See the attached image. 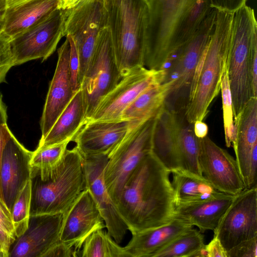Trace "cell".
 <instances>
[{"label":"cell","instance_id":"1","mask_svg":"<svg viewBox=\"0 0 257 257\" xmlns=\"http://www.w3.org/2000/svg\"><path fill=\"white\" fill-rule=\"evenodd\" d=\"M170 174L151 152L127 179L115 206L132 234L173 219L175 202Z\"/></svg>","mask_w":257,"mask_h":257},{"label":"cell","instance_id":"2","mask_svg":"<svg viewBox=\"0 0 257 257\" xmlns=\"http://www.w3.org/2000/svg\"><path fill=\"white\" fill-rule=\"evenodd\" d=\"M232 13L217 10L215 27L189 87L184 118L191 124L203 121L221 89L227 69Z\"/></svg>","mask_w":257,"mask_h":257},{"label":"cell","instance_id":"3","mask_svg":"<svg viewBox=\"0 0 257 257\" xmlns=\"http://www.w3.org/2000/svg\"><path fill=\"white\" fill-rule=\"evenodd\" d=\"M257 59V23L254 10L244 5L233 14L228 76L234 123L249 100L257 97L252 85V66Z\"/></svg>","mask_w":257,"mask_h":257},{"label":"cell","instance_id":"4","mask_svg":"<svg viewBox=\"0 0 257 257\" xmlns=\"http://www.w3.org/2000/svg\"><path fill=\"white\" fill-rule=\"evenodd\" d=\"M115 60L122 77L142 66L149 5L148 0H103Z\"/></svg>","mask_w":257,"mask_h":257},{"label":"cell","instance_id":"5","mask_svg":"<svg viewBox=\"0 0 257 257\" xmlns=\"http://www.w3.org/2000/svg\"><path fill=\"white\" fill-rule=\"evenodd\" d=\"M31 180L30 217L64 214L84 189L83 158L75 147L67 149L61 164L51 176Z\"/></svg>","mask_w":257,"mask_h":257},{"label":"cell","instance_id":"6","mask_svg":"<svg viewBox=\"0 0 257 257\" xmlns=\"http://www.w3.org/2000/svg\"><path fill=\"white\" fill-rule=\"evenodd\" d=\"M198 0H148L149 14L143 65L162 69L175 50L174 38L182 20Z\"/></svg>","mask_w":257,"mask_h":257},{"label":"cell","instance_id":"7","mask_svg":"<svg viewBox=\"0 0 257 257\" xmlns=\"http://www.w3.org/2000/svg\"><path fill=\"white\" fill-rule=\"evenodd\" d=\"M155 117L132 127L107 156L104 181L115 205L129 176L144 157L152 152Z\"/></svg>","mask_w":257,"mask_h":257},{"label":"cell","instance_id":"8","mask_svg":"<svg viewBox=\"0 0 257 257\" xmlns=\"http://www.w3.org/2000/svg\"><path fill=\"white\" fill-rule=\"evenodd\" d=\"M121 78L115 60L110 33L107 27L99 34L93 55L80 86L85 123L100 101L115 87Z\"/></svg>","mask_w":257,"mask_h":257},{"label":"cell","instance_id":"9","mask_svg":"<svg viewBox=\"0 0 257 257\" xmlns=\"http://www.w3.org/2000/svg\"><path fill=\"white\" fill-rule=\"evenodd\" d=\"M107 27V13L103 0H84L66 10L64 36H71L76 46L80 62L78 79L80 86L99 34Z\"/></svg>","mask_w":257,"mask_h":257},{"label":"cell","instance_id":"10","mask_svg":"<svg viewBox=\"0 0 257 257\" xmlns=\"http://www.w3.org/2000/svg\"><path fill=\"white\" fill-rule=\"evenodd\" d=\"M66 10L57 9L45 19L10 39L14 66L28 61L46 60L64 37Z\"/></svg>","mask_w":257,"mask_h":257},{"label":"cell","instance_id":"11","mask_svg":"<svg viewBox=\"0 0 257 257\" xmlns=\"http://www.w3.org/2000/svg\"><path fill=\"white\" fill-rule=\"evenodd\" d=\"M216 14L217 10L213 9L191 38L176 49L167 61L164 68L169 65V67L164 69L166 72L164 81H174L170 95L182 88L190 87L213 32Z\"/></svg>","mask_w":257,"mask_h":257},{"label":"cell","instance_id":"12","mask_svg":"<svg viewBox=\"0 0 257 257\" xmlns=\"http://www.w3.org/2000/svg\"><path fill=\"white\" fill-rule=\"evenodd\" d=\"M165 77L164 69L149 70L143 66L134 69L100 101L87 122L121 120L123 111L142 92L163 82Z\"/></svg>","mask_w":257,"mask_h":257},{"label":"cell","instance_id":"13","mask_svg":"<svg viewBox=\"0 0 257 257\" xmlns=\"http://www.w3.org/2000/svg\"><path fill=\"white\" fill-rule=\"evenodd\" d=\"M213 232L227 251L257 236L256 186L234 196Z\"/></svg>","mask_w":257,"mask_h":257},{"label":"cell","instance_id":"14","mask_svg":"<svg viewBox=\"0 0 257 257\" xmlns=\"http://www.w3.org/2000/svg\"><path fill=\"white\" fill-rule=\"evenodd\" d=\"M199 162L203 176L218 191L235 196L245 189L235 159L207 136L200 139Z\"/></svg>","mask_w":257,"mask_h":257},{"label":"cell","instance_id":"15","mask_svg":"<svg viewBox=\"0 0 257 257\" xmlns=\"http://www.w3.org/2000/svg\"><path fill=\"white\" fill-rule=\"evenodd\" d=\"M105 227L96 202L89 190L85 188L63 214L60 240L79 251L92 233Z\"/></svg>","mask_w":257,"mask_h":257},{"label":"cell","instance_id":"16","mask_svg":"<svg viewBox=\"0 0 257 257\" xmlns=\"http://www.w3.org/2000/svg\"><path fill=\"white\" fill-rule=\"evenodd\" d=\"M107 160V156L83 158L84 189L89 190L96 202L104 219L107 232L119 244L128 229L105 185L103 172Z\"/></svg>","mask_w":257,"mask_h":257},{"label":"cell","instance_id":"17","mask_svg":"<svg viewBox=\"0 0 257 257\" xmlns=\"http://www.w3.org/2000/svg\"><path fill=\"white\" fill-rule=\"evenodd\" d=\"M63 214L30 217L26 231L12 245L9 257H44L60 240Z\"/></svg>","mask_w":257,"mask_h":257},{"label":"cell","instance_id":"18","mask_svg":"<svg viewBox=\"0 0 257 257\" xmlns=\"http://www.w3.org/2000/svg\"><path fill=\"white\" fill-rule=\"evenodd\" d=\"M58 60L51 80L40 120L41 139L48 133L74 94L69 72L70 45L66 37L58 50Z\"/></svg>","mask_w":257,"mask_h":257},{"label":"cell","instance_id":"19","mask_svg":"<svg viewBox=\"0 0 257 257\" xmlns=\"http://www.w3.org/2000/svg\"><path fill=\"white\" fill-rule=\"evenodd\" d=\"M135 125L123 120L86 123L72 139L83 158L108 156Z\"/></svg>","mask_w":257,"mask_h":257},{"label":"cell","instance_id":"20","mask_svg":"<svg viewBox=\"0 0 257 257\" xmlns=\"http://www.w3.org/2000/svg\"><path fill=\"white\" fill-rule=\"evenodd\" d=\"M32 152L12 133L3 153L0 171L3 199L10 211L20 191L31 179L30 162Z\"/></svg>","mask_w":257,"mask_h":257},{"label":"cell","instance_id":"21","mask_svg":"<svg viewBox=\"0 0 257 257\" xmlns=\"http://www.w3.org/2000/svg\"><path fill=\"white\" fill-rule=\"evenodd\" d=\"M234 196L220 192L203 201L175 205L174 218L196 226L201 233L214 231Z\"/></svg>","mask_w":257,"mask_h":257},{"label":"cell","instance_id":"22","mask_svg":"<svg viewBox=\"0 0 257 257\" xmlns=\"http://www.w3.org/2000/svg\"><path fill=\"white\" fill-rule=\"evenodd\" d=\"M179 119L166 105L155 119L152 153L171 173L180 170L177 147Z\"/></svg>","mask_w":257,"mask_h":257},{"label":"cell","instance_id":"23","mask_svg":"<svg viewBox=\"0 0 257 257\" xmlns=\"http://www.w3.org/2000/svg\"><path fill=\"white\" fill-rule=\"evenodd\" d=\"M255 145H257V97H253L234 122V141L232 145L244 186L247 179L251 153Z\"/></svg>","mask_w":257,"mask_h":257},{"label":"cell","instance_id":"24","mask_svg":"<svg viewBox=\"0 0 257 257\" xmlns=\"http://www.w3.org/2000/svg\"><path fill=\"white\" fill-rule=\"evenodd\" d=\"M193 227L186 221L173 218L165 225L132 234L124 248L130 257H152L177 236Z\"/></svg>","mask_w":257,"mask_h":257},{"label":"cell","instance_id":"25","mask_svg":"<svg viewBox=\"0 0 257 257\" xmlns=\"http://www.w3.org/2000/svg\"><path fill=\"white\" fill-rule=\"evenodd\" d=\"M59 0H27L7 9L2 33L10 39L58 9Z\"/></svg>","mask_w":257,"mask_h":257},{"label":"cell","instance_id":"26","mask_svg":"<svg viewBox=\"0 0 257 257\" xmlns=\"http://www.w3.org/2000/svg\"><path fill=\"white\" fill-rule=\"evenodd\" d=\"M173 80L153 85L142 92L123 111L121 119L135 125L155 117L171 94Z\"/></svg>","mask_w":257,"mask_h":257},{"label":"cell","instance_id":"27","mask_svg":"<svg viewBox=\"0 0 257 257\" xmlns=\"http://www.w3.org/2000/svg\"><path fill=\"white\" fill-rule=\"evenodd\" d=\"M85 123L84 104L80 88L47 135L40 140L37 148L45 147L67 140L72 141Z\"/></svg>","mask_w":257,"mask_h":257},{"label":"cell","instance_id":"28","mask_svg":"<svg viewBox=\"0 0 257 257\" xmlns=\"http://www.w3.org/2000/svg\"><path fill=\"white\" fill-rule=\"evenodd\" d=\"M172 182L175 205L203 201L217 195L216 190L203 176L179 170L172 172Z\"/></svg>","mask_w":257,"mask_h":257},{"label":"cell","instance_id":"29","mask_svg":"<svg viewBox=\"0 0 257 257\" xmlns=\"http://www.w3.org/2000/svg\"><path fill=\"white\" fill-rule=\"evenodd\" d=\"M177 147L180 170L203 176L199 162L200 139L195 135L193 124L179 119Z\"/></svg>","mask_w":257,"mask_h":257},{"label":"cell","instance_id":"30","mask_svg":"<svg viewBox=\"0 0 257 257\" xmlns=\"http://www.w3.org/2000/svg\"><path fill=\"white\" fill-rule=\"evenodd\" d=\"M70 141L37 148L33 152L30 162L31 179L37 176L45 179L51 176L61 164Z\"/></svg>","mask_w":257,"mask_h":257},{"label":"cell","instance_id":"31","mask_svg":"<svg viewBox=\"0 0 257 257\" xmlns=\"http://www.w3.org/2000/svg\"><path fill=\"white\" fill-rule=\"evenodd\" d=\"M204 244L203 234L192 227L177 236L152 257H192Z\"/></svg>","mask_w":257,"mask_h":257},{"label":"cell","instance_id":"32","mask_svg":"<svg viewBox=\"0 0 257 257\" xmlns=\"http://www.w3.org/2000/svg\"><path fill=\"white\" fill-rule=\"evenodd\" d=\"M83 257H130L103 229L92 233L85 240L81 251Z\"/></svg>","mask_w":257,"mask_h":257},{"label":"cell","instance_id":"33","mask_svg":"<svg viewBox=\"0 0 257 257\" xmlns=\"http://www.w3.org/2000/svg\"><path fill=\"white\" fill-rule=\"evenodd\" d=\"M32 183L27 181L17 196L11 210L16 237L27 229L30 218Z\"/></svg>","mask_w":257,"mask_h":257},{"label":"cell","instance_id":"34","mask_svg":"<svg viewBox=\"0 0 257 257\" xmlns=\"http://www.w3.org/2000/svg\"><path fill=\"white\" fill-rule=\"evenodd\" d=\"M220 90L222 100L225 144L226 146L229 148L232 145L234 141V123L227 69L222 75Z\"/></svg>","mask_w":257,"mask_h":257},{"label":"cell","instance_id":"35","mask_svg":"<svg viewBox=\"0 0 257 257\" xmlns=\"http://www.w3.org/2000/svg\"><path fill=\"white\" fill-rule=\"evenodd\" d=\"M17 237L11 212L0 197V253L1 257H9L10 250Z\"/></svg>","mask_w":257,"mask_h":257},{"label":"cell","instance_id":"36","mask_svg":"<svg viewBox=\"0 0 257 257\" xmlns=\"http://www.w3.org/2000/svg\"><path fill=\"white\" fill-rule=\"evenodd\" d=\"M10 41L9 37L0 33V84L6 81L7 74L14 66Z\"/></svg>","mask_w":257,"mask_h":257},{"label":"cell","instance_id":"37","mask_svg":"<svg viewBox=\"0 0 257 257\" xmlns=\"http://www.w3.org/2000/svg\"><path fill=\"white\" fill-rule=\"evenodd\" d=\"M65 37L68 39L70 45L69 68L72 89L75 93L80 88L78 79L80 68L79 58L73 39L69 35H67Z\"/></svg>","mask_w":257,"mask_h":257},{"label":"cell","instance_id":"38","mask_svg":"<svg viewBox=\"0 0 257 257\" xmlns=\"http://www.w3.org/2000/svg\"><path fill=\"white\" fill-rule=\"evenodd\" d=\"M227 253V257H257V236L238 243Z\"/></svg>","mask_w":257,"mask_h":257},{"label":"cell","instance_id":"39","mask_svg":"<svg viewBox=\"0 0 257 257\" xmlns=\"http://www.w3.org/2000/svg\"><path fill=\"white\" fill-rule=\"evenodd\" d=\"M212 8L218 11L233 13L246 5L247 0H209Z\"/></svg>","mask_w":257,"mask_h":257},{"label":"cell","instance_id":"40","mask_svg":"<svg viewBox=\"0 0 257 257\" xmlns=\"http://www.w3.org/2000/svg\"><path fill=\"white\" fill-rule=\"evenodd\" d=\"M77 251L66 243L60 240L51 247L44 257H71L77 256Z\"/></svg>","mask_w":257,"mask_h":257},{"label":"cell","instance_id":"41","mask_svg":"<svg viewBox=\"0 0 257 257\" xmlns=\"http://www.w3.org/2000/svg\"><path fill=\"white\" fill-rule=\"evenodd\" d=\"M205 248L207 257H227V251L216 237L205 245Z\"/></svg>","mask_w":257,"mask_h":257},{"label":"cell","instance_id":"42","mask_svg":"<svg viewBox=\"0 0 257 257\" xmlns=\"http://www.w3.org/2000/svg\"><path fill=\"white\" fill-rule=\"evenodd\" d=\"M12 133L9 129L7 124H4L0 125V171L1 166V161L3 150L5 146L9 139ZM0 197L3 199V195L1 186L0 181Z\"/></svg>","mask_w":257,"mask_h":257},{"label":"cell","instance_id":"43","mask_svg":"<svg viewBox=\"0 0 257 257\" xmlns=\"http://www.w3.org/2000/svg\"><path fill=\"white\" fill-rule=\"evenodd\" d=\"M193 130L195 135L199 139L207 136L208 127L203 121H196L193 123Z\"/></svg>","mask_w":257,"mask_h":257},{"label":"cell","instance_id":"44","mask_svg":"<svg viewBox=\"0 0 257 257\" xmlns=\"http://www.w3.org/2000/svg\"><path fill=\"white\" fill-rule=\"evenodd\" d=\"M84 0H59L58 9L68 10Z\"/></svg>","mask_w":257,"mask_h":257},{"label":"cell","instance_id":"45","mask_svg":"<svg viewBox=\"0 0 257 257\" xmlns=\"http://www.w3.org/2000/svg\"><path fill=\"white\" fill-rule=\"evenodd\" d=\"M7 106L3 100V96L0 92V125L7 124Z\"/></svg>","mask_w":257,"mask_h":257},{"label":"cell","instance_id":"46","mask_svg":"<svg viewBox=\"0 0 257 257\" xmlns=\"http://www.w3.org/2000/svg\"><path fill=\"white\" fill-rule=\"evenodd\" d=\"M7 8V0H0V33L3 30Z\"/></svg>","mask_w":257,"mask_h":257},{"label":"cell","instance_id":"47","mask_svg":"<svg viewBox=\"0 0 257 257\" xmlns=\"http://www.w3.org/2000/svg\"><path fill=\"white\" fill-rule=\"evenodd\" d=\"M27 0H7L8 8L21 4Z\"/></svg>","mask_w":257,"mask_h":257},{"label":"cell","instance_id":"48","mask_svg":"<svg viewBox=\"0 0 257 257\" xmlns=\"http://www.w3.org/2000/svg\"><path fill=\"white\" fill-rule=\"evenodd\" d=\"M0 257H1V253H0Z\"/></svg>","mask_w":257,"mask_h":257}]
</instances>
